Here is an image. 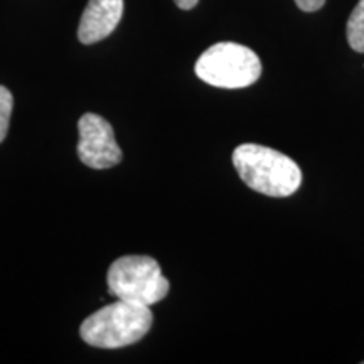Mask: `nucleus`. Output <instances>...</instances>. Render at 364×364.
Listing matches in <instances>:
<instances>
[{"instance_id": "1", "label": "nucleus", "mask_w": 364, "mask_h": 364, "mask_svg": "<svg viewBox=\"0 0 364 364\" xmlns=\"http://www.w3.org/2000/svg\"><path fill=\"white\" fill-rule=\"evenodd\" d=\"M233 164L250 189L270 198L292 196L302 184V172L297 164L265 145H240L233 152Z\"/></svg>"}, {"instance_id": "2", "label": "nucleus", "mask_w": 364, "mask_h": 364, "mask_svg": "<svg viewBox=\"0 0 364 364\" xmlns=\"http://www.w3.org/2000/svg\"><path fill=\"white\" fill-rule=\"evenodd\" d=\"M149 306L118 300L85 318L80 327L81 339L93 348L118 349L139 343L152 327Z\"/></svg>"}, {"instance_id": "3", "label": "nucleus", "mask_w": 364, "mask_h": 364, "mask_svg": "<svg viewBox=\"0 0 364 364\" xmlns=\"http://www.w3.org/2000/svg\"><path fill=\"white\" fill-rule=\"evenodd\" d=\"M107 284L115 299L149 307L166 299L171 289L157 260L144 255H130L113 262Z\"/></svg>"}, {"instance_id": "4", "label": "nucleus", "mask_w": 364, "mask_h": 364, "mask_svg": "<svg viewBox=\"0 0 364 364\" xmlns=\"http://www.w3.org/2000/svg\"><path fill=\"white\" fill-rule=\"evenodd\" d=\"M196 75L216 88H247L258 81L262 63L257 53L236 43H218L196 61Z\"/></svg>"}, {"instance_id": "5", "label": "nucleus", "mask_w": 364, "mask_h": 364, "mask_svg": "<svg viewBox=\"0 0 364 364\" xmlns=\"http://www.w3.org/2000/svg\"><path fill=\"white\" fill-rule=\"evenodd\" d=\"M80 142L78 156L91 169H110L122 162V149L118 147L112 125L97 113H85L78 122Z\"/></svg>"}, {"instance_id": "6", "label": "nucleus", "mask_w": 364, "mask_h": 364, "mask_svg": "<svg viewBox=\"0 0 364 364\" xmlns=\"http://www.w3.org/2000/svg\"><path fill=\"white\" fill-rule=\"evenodd\" d=\"M124 16V0H90L78 27V39L95 44L108 38Z\"/></svg>"}, {"instance_id": "7", "label": "nucleus", "mask_w": 364, "mask_h": 364, "mask_svg": "<svg viewBox=\"0 0 364 364\" xmlns=\"http://www.w3.org/2000/svg\"><path fill=\"white\" fill-rule=\"evenodd\" d=\"M348 43L356 53H364V0H359L348 19Z\"/></svg>"}, {"instance_id": "8", "label": "nucleus", "mask_w": 364, "mask_h": 364, "mask_svg": "<svg viewBox=\"0 0 364 364\" xmlns=\"http://www.w3.org/2000/svg\"><path fill=\"white\" fill-rule=\"evenodd\" d=\"M12 107H14L12 93L6 88V86H0V144H2L4 139L7 136L9 124H11Z\"/></svg>"}, {"instance_id": "9", "label": "nucleus", "mask_w": 364, "mask_h": 364, "mask_svg": "<svg viewBox=\"0 0 364 364\" xmlns=\"http://www.w3.org/2000/svg\"><path fill=\"white\" fill-rule=\"evenodd\" d=\"M297 7L304 12H316L324 7L326 0H295Z\"/></svg>"}, {"instance_id": "10", "label": "nucleus", "mask_w": 364, "mask_h": 364, "mask_svg": "<svg viewBox=\"0 0 364 364\" xmlns=\"http://www.w3.org/2000/svg\"><path fill=\"white\" fill-rule=\"evenodd\" d=\"M176 6L182 9V11H191V9H194L198 6L199 0H174Z\"/></svg>"}]
</instances>
